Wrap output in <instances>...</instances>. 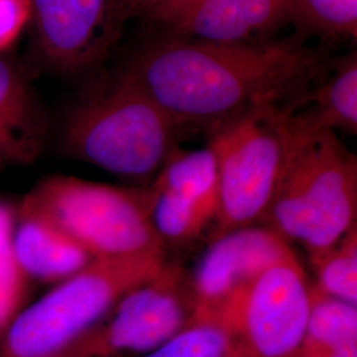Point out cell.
<instances>
[{"label":"cell","instance_id":"obj_1","mask_svg":"<svg viewBox=\"0 0 357 357\" xmlns=\"http://www.w3.org/2000/svg\"><path fill=\"white\" fill-rule=\"evenodd\" d=\"M307 40L298 32L238 44L153 38L119 75L183 130L208 135L255 110L293 102L321 79L333 60Z\"/></svg>","mask_w":357,"mask_h":357},{"label":"cell","instance_id":"obj_2","mask_svg":"<svg viewBox=\"0 0 357 357\" xmlns=\"http://www.w3.org/2000/svg\"><path fill=\"white\" fill-rule=\"evenodd\" d=\"M183 128L125 77L84 97L65 116L61 147L79 162L149 187Z\"/></svg>","mask_w":357,"mask_h":357},{"label":"cell","instance_id":"obj_3","mask_svg":"<svg viewBox=\"0 0 357 357\" xmlns=\"http://www.w3.org/2000/svg\"><path fill=\"white\" fill-rule=\"evenodd\" d=\"M356 216V155L335 131L299 135L261 225L308 257L337 243Z\"/></svg>","mask_w":357,"mask_h":357},{"label":"cell","instance_id":"obj_4","mask_svg":"<svg viewBox=\"0 0 357 357\" xmlns=\"http://www.w3.org/2000/svg\"><path fill=\"white\" fill-rule=\"evenodd\" d=\"M166 259V255H150L91 261L16 314L0 335V357L65 356Z\"/></svg>","mask_w":357,"mask_h":357},{"label":"cell","instance_id":"obj_5","mask_svg":"<svg viewBox=\"0 0 357 357\" xmlns=\"http://www.w3.org/2000/svg\"><path fill=\"white\" fill-rule=\"evenodd\" d=\"M150 187H118L52 175L22 199L19 209L45 218L97 261L166 255L150 218Z\"/></svg>","mask_w":357,"mask_h":357},{"label":"cell","instance_id":"obj_6","mask_svg":"<svg viewBox=\"0 0 357 357\" xmlns=\"http://www.w3.org/2000/svg\"><path fill=\"white\" fill-rule=\"evenodd\" d=\"M206 137L220 175L211 241L230 230L262 224L299 134L287 103L252 112Z\"/></svg>","mask_w":357,"mask_h":357},{"label":"cell","instance_id":"obj_7","mask_svg":"<svg viewBox=\"0 0 357 357\" xmlns=\"http://www.w3.org/2000/svg\"><path fill=\"white\" fill-rule=\"evenodd\" d=\"M188 270L167 261L147 281L125 294L112 312L63 357L147 355L197 315Z\"/></svg>","mask_w":357,"mask_h":357},{"label":"cell","instance_id":"obj_8","mask_svg":"<svg viewBox=\"0 0 357 357\" xmlns=\"http://www.w3.org/2000/svg\"><path fill=\"white\" fill-rule=\"evenodd\" d=\"M311 306V280L294 255L273 264L220 314L249 357H296Z\"/></svg>","mask_w":357,"mask_h":357},{"label":"cell","instance_id":"obj_9","mask_svg":"<svg viewBox=\"0 0 357 357\" xmlns=\"http://www.w3.org/2000/svg\"><path fill=\"white\" fill-rule=\"evenodd\" d=\"M36 45L56 72L78 75L100 64L131 19L125 0H29Z\"/></svg>","mask_w":357,"mask_h":357},{"label":"cell","instance_id":"obj_10","mask_svg":"<svg viewBox=\"0 0 357 357\" xmlns=\"http://www.w3.org/2000/svg\"><path fill=\"white\" fill-rule=\"evenodd\" d=\"M142 16L153 38L215 44L266 40L287 23L286 0H162Z\"/></svg>","mask_w":357,"mask_h":357},{"label":"cell","instance_id":"obj_11","mask_svg":"<svg viewBox=\"0 0 357 357\" xmlns=\"http://www.w3.org/2000/svg\"><path fill=\"white\" fill-rule=\"evenodd\" d=\"M291 255L290 243L265 225L230 230L211 240L188 270L199 311L220 314L261 273Z\"/></svg>","mask_w":357,"mask_h":357},{"label":"cell","instance_id":"obj_12","mask_svg":"<svg viewBox=\"0 0 357 357\" xmlns=\"http://www.w3.org/2000/svg\"><path fill=\"white\" fill-rule=\"evenodd\" d=\"M48 131L47 114L26 77L0 57V172L33 165Z\"/></svg>","mask_w":357,"mask_h":357},{"label":"cell","instance_id":"obj_13","mask_svg":"<svg viewBox=\"0 0 357 357\" xmlns=\"http://www.w3.org/2000/svg\"><path fill=\"white\" fill-rule=\"evenodd\" d=\"M15 213L11 248L26 280L57 284L94 261L45 218L19 208Z\"/></svg>","mask_w":357,"mask_h":357},{"label":"cell","instance_id":"obj_14","mask_svg":"<svg viewBox=\"0 0 357 357\" xmlns=\"http://www.w3.org/2000/svg\"><path fill=\"white\" fill-rule=\"evenodd\" d=\"M289 106L294 125L303 135L336 130L356 135V52L333 61L323 78Z\"/></svg>","mask_w":357,"mask_h":357},{"label":"cell","instance_id":"obj_15","mask_svg":"<svg viewBox=\"0 0 357 357\" xmlns=\"http://www.w3.org/2000/svg\"><path fill=\"white\" fill-rule=\"evenodd\" d=\"M150 185L190 199L216 220L220 175L216 153L208 144L199 150L176 147Z\"/></svg>","mask_w":357,"mask_h":357},{"label":"cell","instance_id":"obj_16","mask_svg":"<svg viewBox=\"0 0 357 357\" xmlns=\"http://www.w3.org/2000/svg\"><path fill=\"white\" fill-rule=\"evenodd\" d=\"M144 357H249L221 314L197 311L188 326Z\"/></svg>","mask_w":357,"mask_h":357},{"label":"cell","instance_id":"obj_17","mask_svg":"<svg viewBox=\"0 0 357 357\" xmlns=\"http://www.w3.org/2000/svg\"><path fill=\"white\" fill-rule=\"evenodd\" d=\"M151 190L150 218L162 246L185 248L213 227V217L202 206L175 192L149 185Z\"/></svg>","mask_w":357,"mask_h":357},{"label":"cell","instance_id":"obj_18","mask_svg":"<svg viewBox=\"0 0 357 357\" xmlns=\"http://www.w3.org/2000/svg\"><path fill=\"white\" fill-rule=\"evenodd\" d=\"M286 13L306 38H356L357 0H286Z\"/></svg>","mask_w":357,"mask_h":357},{"label":"cell","instance_id":"obj_19","mask_svg":"<svg viewBox=\"0 0 357 357\" xmlns=\"http://www.w3.org/2000/svg\"><path fill=\"white\" fill-rule=\"evenodd\" d=\"M357 344V305L321 293L311 281V306L301 348Z\"/></svg>","mask_w":357,"mask_h":357},{"label":"cell","instance_id":"obj_20","mask_svg":"<svg viewBox=\"0 0 357 357\" xmlns=\"http://www.w3.org/2000/svg\"><path fill=\"white\" fill-rule=\"evenodd\" d=\"M317 289L336 299L357 305V224L331 248L308 255Z\"/></svg>","mask_w":357,"mask_h":357},{"label":"cell","instance_id":"obj_21","mask_svg":"<svg viewBox=\"0 0 357 357\" xmlns=\"http://www.w3.org/2000/svg\"><path fill=\"white\" fill-rule=\"evenodd\" d=\"M15 215L0 204V335L22 310L26 275L17 266L13 255Z\"/></svg>","mask_w":357,"mask_h":357},{"label":"cell","instance_id":"obj_22","mask_svg":"<svg viewBox=\"0 0 357 357\" xmlns=\"http://www.w3.org/2000/svg\"><path fill=\"white\" fill-rule=\"evenodd\" d=\"M29 20V0H0V53L13 47Z\"/></svg>","mask_w":357,"mask_h":357},{"label":"cell","instance_id":"obj_23","mask_svg":"<svg viewBox=\"0 0 357 357\" xmlns=\"http://www.w3.org/2000/svg\"><path fill=\"white\" fill-rule=\"evenodd\" d=\"M296 357H357V344L330 348H299Z\"/></svg>","mask_w":357,"mask_h":357},{"label":"cell","instance_id":"obj_24","mask_svg":"<svg viewBox=\"0 0 357 357\" xmlns=\"http://www.w3.org/2000/svg\"><path fill=\"white\" fill-rule=\"evenodd\" d=\"M125 1H126L130 16L134 17V16L143 15L147 10L153 8V6L160 3L162 0H125Z\"/></svg>","mask_w":357,"mask_h":357}]
</instances>
